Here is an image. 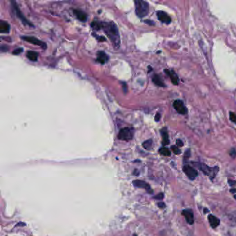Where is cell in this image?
Masks as SVG:
<instances>
[{
  "mask_svg": "<svg viewBox=\"0 0 236 236\" xmlns=\"http://www.w3.org/2000/svg\"><path fill=\"white\" fill-rule=\"evenodd\" d=\"M194 165L204 173L206 175L210 176L211 178L216 177V174L218 172L217 167H215V168H211L207 165H205L204 163H193Z\"/></svg>",
  "mask_w": 236,
  "mask_h": 236,
  "instance_id": "3",
  "label": "cell"
},
{
  "mask_svg": "<svg viewBox=\"0 0 236 236\" xmlns=\"http://www.w3.org/2000/svg\"><path fill=\"white\" fill-rule=\"evenodd\" d=\"M143 147L144 148L145 150H150L152 147V140L148 139L147 141H145L143 143Z\"/></svg>",
  "mask_w": 236,
  "mask_h": 236,
  "instance_id": "20",
  "label": "cell"
},
{
  "mask_svg": "<svg viewBox=\"0 0 236 236\" xmlns=\"http://www.w3.org/2000/svg\"><path fill=\"white\" fill-rule=\"evenodd\" d=\"M22 51H23V49H22V48H18V49H15L13 51V54H16V55H18V54H20V53H22Z\"/></svg>",
  "mask_w": 236,
  "mask_h": 236,
  "instance_id": "25",
  "label": "cell"
},
{
  "mask_svg": "<svg viewBox=\"0 0 236 236\" xmlns=\"http://www.w3.org/2000/svg\"><path fill=\"white\" fill-rule=\"evenodd\" d=\"M145 22L146 24H149V25H154V22H152V21H151V20H145Z\"/></svg>",
  "mask_w": 236,
  "mask_h": 236,
  "instance_id": "31",
  "label": "cell"
},
{
  "mask_svg": "<svg viewBox=\"0 0 236 236\" xmlns=\"http://www.w3.org/2000/svg\"><path fill=\"white\" fill-rule=\"evenodd\" d=\"M160 118H161V115L159 113H157L156 116H155V121H159L160 120Z\"/></svg>",
  "mask_w": 236,
  "mask_h": 236,
  "instance_id": "30",
  "label": "cell"
},
{
  "mask_svg": "<svg viewBox=\"0 0 236 236\" xmlns=\"http://www.w3.org/2000/svg\"><path fill=\"white\" fill-rule=\"evenodd\" d=\"M159 153L161 155H163V156L168 157L170 155V151L169 150L168 148L163 147V148H161L159 149Z\"/></svg>",
  "mask_w": 236,
  "mask_h": 236,
  "instance_id": "22",
  "label": "cell"
},
{
  "mask_svg": "<svg viewBox=\"0 0 236 236\" xmlns=\"http://www.w3.org/2000/svg\"><path fill=\"white\" fill-rule=\"evenodd\" d=\"M207 212H209V211L207 210V209H204V213H207Z\"/></svg>",
  "mask_w": 236,
  "mask_h": 236,
  "instance_id": "36",
  "label": "cell"
},
{
  "mask_svg": "<svg viewBox=\"0 0 236 236\" xmlns=\"http://www.w3.org/2000/svg\"><path fill=\"white\" fill-rule=\"evenodd\" d=\"M171 149H172V152H174V153H175V154H180L181 153V150L177 147V146L172 145V147H171Z\"/></svg>",
  "mask_w": 236,
  "mask_h": 236,
  "instance_id": "23",
  "label": "cell"
},
{
  "mask_svg": "<svg viewBox=\"0 0 236 236\" xmlns=\"http://www.w3.org/2000/svg\"><path fill=\"white\" fill-rule=\"evenodd\" d=\"M157 18L159 19V20H160L161 22L167 24H169L171 22V18H170V17L164 11H158L157 13Z\"/></svg>",
  "mask_w": 236,
  "mask_h": 236,
  "instance_id": "8",
  "label": "cell"
},
{
  "mask_svg": "<svg viewBox=\"0 0 236 236\" xmlns=\"http://www.w3.org/2000/svg\"><path fill=\"white\" fill-rule=\"evenodd\" d=\"M177 144L178 146H180V147H182V146L184 145V143L183 142H182L181 140L180 139H177Z\"/></svg>",
  "mask_w": 236,
  "mask_h": 236,
  "instance_id": "29",
  "label": "cell"
},
{
  "mask_svg": "<svg viewBox=\"0 0 236 236\" xmlns=\"http://www.w3.org/2000/svg\"><path fill=\"white\" fill-rule=\"evenodd\" d=\"M173 107L174 108L177 110L178 113L181 114H186L187 113V109L186 107L184 106V103L182 102L180 100H176L175 102L173 103Z\"/></svg>",
  "mask_w": 236,
  "mask_h": 236,
  "instance_id": "7",
  "label": "cell"
},
{
  "mask_svg": "<svg viewBox=\"0 0 236 236\" xmlns=\"http://www.w3.org/2000/svg\"><path fill=\"white\" fill-rule=\"evenodd\" d=\"M229 184L231 185V186H234L235 184V181H232V180H229Z\"/></svg>",
  "mask_w": 236,
  "mask_h": 236,
  "instance_id": "33",
  "label": "cell"
},
{
  "mask_svg": "<svg viewBox=\"0 0 236 236\" xmlns=\"http://www.w3.org/2000/svg\"><path fill=\"white\" fill-rule=\"evenodd\" d=\"M22 39L23 40H24L26 42H28L35 44V45H38L40 46L42 48H46V44L42 42L41 40H38V38L35 37H33V36H23L22 37Z\"/></svg>",
  "mask_w": 236,
  "mask_h": 236,
  "instance_id": "6",
  "label": "cell"
},
{
  "mask_svg": "<svg viewBox=\"0 0 236 236\" xmlns=\"http://www.w3.org/2000/svg\"><path fill=\"white\" fill-rule=\"evenodd\" d=\"M134 174H136V175H139V172H137L136 170H134Z\"/></svg>",
  "mask_w": 236,
  "mask_h": 236,
  "instance_id": "34",
  "label": "cell"
},
{
  "mask_svg": "<svg viewBox=\"0 0 236 236\" xmlns=\"http://www.w3.org/2000/svg\"><path fill=\"white\" fill-rule=\"evenodd\" d=\"M183 171L187 175V177L191 180H195L198 175V172L195 169H194L191 166L188 165L183 167Z\"/></svg>",
  "mask_w": 236,
  "mask_h": 236,
  "instance_id": "5",
  "label": "cell"
},
{
  "mask_svg": "<svg viewBox=\"0 0 236 236\" xmlns=\"http://www.w3.org/2000/svg\"><path fill=\"white\" fill-rule=\"evenodd\" d=\"M208 221L209 223L211 226L212 228H216L217 226H219L220 221L216 216H213V215H209L208 216Z\"/></svg>",
  "mask_w": 236,
  "mask_h": 236,
  "instance_id": "15",
  "label": "cell"
},
{
  "mask_svg": "<svg viewBox=\"0 0 236 236\" xmlns=\"http://www.w3.org/2000/svg\"><path fill=\"white\" fill-rule=\"evenodd\" d=\"M134 5H135V13L139 17L142 18L148 14L149 4L148 2L143 0H135Z\"/></svg>",
  "mask_w": 236,
  "mask_h": 236,
  "instance_id": "2",
  "label": "cell"
},
{
  "mask_svg": "<svg viewBox=\"0 0 236 236\" xmlns=\"http://www.w3.org/2000/svg\"><path fill=\"white\" fill-rule=\"evenodd\" d=\"M102 29L109 38L113 46L116 49H118L120 46L121 40L118 29L115 24L112 22H102Z\"/></svg>",
  "mask_w": 236,
  "mask_h": 236,
  "instance_id": "1",
  "label": "cell"
},
{
  "mask_svg": "<svg viewBox=\"0 0 236 236\" xmlns=\"http://www.w3.org/2000/svg\"><path fill=\"white\" fill-rule=\"evenodd\" d=\"M190 155V150L189 149L186 152H185V157H189Z\"/></svg>",
  "mask_w": 236,
  "mask_h": 236,
  "instance_id": "32",
  "label": "cell"
},
{
  "mask_svg": "<svg viewBox=\"0 0 236 236\" xmlns=\"http://www.w3.org/2000/svg\"><path fill=\"white\" fill-rule=\"evenodd\" d=\"M132 184H133L134 186L136 188H141V189H145L146 190L148 191V192L152 193L151 188L150 186V185H149L147 182H145L144 181H142V180H134Z\"/></svg>",
  "mask_w": 236,
  "mask_h": 236,
  "instance_id": "9",
  "label": "cell"
},
{
  "mask_svg": "<svg viewBox=\"0 0 236 236\" xmlns=\"http://www.w3.org/2000/svg\"><path fill=\"white\" fill-rule=\"evenodd\" d=\"M230 155H231V156L234 158H235L236 157V150L235 149H234V148L231 149V151H230Z\"/></svg>",
  "mask_w": 236,
  "mask_h": 236,
  "instance_id": "27",
  "label": "cell"
},
{
  "mask_svg": "<svg viewBox=\"0 0 236 236\" xmlns=\"http://www.w3.org/2000/svg\"><path fill=\"white\" fill-rule=\"evenodd\" d=\"M231 193H236V189H231Z\"/></svg>",
  "mask_w": 236,
  "mask_h": 236,
  "instance_id": "35",
  "label": "cell"
},
{
  "mask_svg": "<svg viewBox=\"0 0 236 236\" xmlns=\"http://www.w3.org/2000/svg\"><path fill=\"white\" fill-rule=\"evenodd\" d=\"M230 120H231L233 123L236 124V115L234 112H230Z\"/></svg>",
  "mask_w": 236,
  "mask_h": 236,
  "instance_id": "24",
  "label": "cell"
},
{
  "mask_svg": "<svg viewBox=\"0 0 236 236\" xmlns=\"http://www.w3.org/2000/svg\"><path fill=\"white\" fill-rule=\"evenodd\" d=\"M91 26L93 29L96 30V31H98V30L102 29V22H92L91 24Z\"/></svg>",
  "mask_w": 236,
  "mask_h": 236,
  "instance_id": "21",
  "label": "cell"
},
{
  "mask_svg": "<svg viewBox=\"0 0 236 236\" xmlns=\"http://www.w3.org/2000/svg\"><path fill=\"white\" fill-rule=\"evenodd\" d=\"M73 13L77 18L80 21H81V22H85V21L87 20V14L82 11H80L78 9H74Z\"/></svg>",
  "mask_w": 236,
  "mask_h": 236,
  "instance_id": "12",
  "label": "cell"
},
{
  "mask_svg": "<svg viewBox=\"0 0 236 236\" xmlns=\"http://www.w3.org/2000/svg\"><path fill=\"white\" fill-rule=\"evenodd\" d=\"M161 136H162V144L163 145H168L170 141H169L168 134V132H167L166 129L164 128V129L161 130Z\"/></svg>",
  "mask_w": 236,
  "mask_h": 236,
  "instance_id": "17",
  "label": "cell"
},
{
  "mask_svg": "<svg viewBox=\"0 0 236 236\" xmlns=\"http://www.w3.org/2000/svg\"><path fill=\"white\" fill-rule=\"evenodd\" d=\"M165 72L167 75H168L170 77V79H171V81L172 82V84L175 85H177L178 83H179V78H178V76H177V74H176L173 71H170L168 69H166Z\"/></svg>",
  "mask_w": 236,
  "mask_h": 236,
  "instance_id": "13",
  "label": "cell"
},
{
  "mask_svg": "<svg viewBox=\"0 0 236 236\" xmlns=\"http://www.w3.org/2000/svg\"><path fill=\"white\" fill-rule=\"evenodd\" d=\"M10 31V25L5 22L2 20L0 22V33H7Z\"/></svg>",
  "mask_w": 236,
  "mask_h": 236,
  "instance_id": "16",
  "label": "cell"
},
{
  "mask_svg": "<svg viewBox=\"0 0 236 236\" xmlns=\"http://www.w3.org/2000/svg\"><path fill=\"white\" fill-rule=\"evenodd\" d=\"M133 236H137V235H136V234H135V235H133Z\"/></svg>",
  "mask_w": 236,
  "mask_h": 236,
  "instance_id": "37",
  "label": "cell"
},
{
  "mask_svg": "<svg viewBox=\"0 0 236 236\" xmlns=\"http://www.w3.org/2000/svg\"><path fill=\"white\" fill-rule=\"evenodd\" d=\"M134 136V129L132 127H124L118 134V138L125 141H131Z\"/></svg>",
  "mask_w": 236,
  "mask_h": 236,
  "instance_id": "4",
  "label": "cell"
},
{
  "mask_svg": "<svg viewBox=\"0 0 236 236\" xmlns=\"http://www.w3.org/2000/svg\"><path fill=\"white\" fill-rule=\"evenodd\" d=\"M26 57L31 61H36L38 58V53L35 52V51H29L27 53H26Z\"/></svg>",
  "mask_w": 236,
  "mask_h": 236,
  "instance_id": "19",
  "label": "cell"
},
{
  "mask_svg": "<svg viewBox=\"0 0 236 236\" xmlns=\"http://www.w3.org/2000/svg\"><path fill=\"white\" fill-rule=\"evenodd\" d=\"M163 193H160L159 194H158V195H157L156 196H154V199H162L163 198Z\"/></svg>",
  "mask_w": 236,
  "mask_h": 236,
  "instance_id": "26",
  "label": "cell"
},
{
  "mask_svg": "<svg viewBox=\"0 0 236 236\" xmlns=\"http://www.w3.org/2000/svg\"><path fill=\"white\" fill-rule=\"evenodd\" d=\"M108 59H109L108 56H107V55L105 52H103V51L98 52L96 60L98 62H100V63H101V64H105L107 62Z\"/></svg>",
  "mask_w": 236,
  "mask_h": 236,
  "instance_id": "14",
  "label": "cell"
},
{
  "mask_svg": "<svg viewBox=\"0 0 236 236\" xmlns=\"http://www.w3.org/2000/svg\"><path fill=\"white\" fill-rule=\"evenodd\" d=\"M152 82H153L155 85L159 87H165V84L163 82V80H161V77L158 75H154L152 77Z\"/></svg>",
  "mask_w": 236,
  "mask_h": 236,
  "instance_id": "18",
  "label": "cell"
},
{
  "mask_svg": "<svg viewBox=\"0 0 236 236\" xmlns=\"http://www.w3.org/2000/svg\"><path fill=\"white\" fill-rule=\"evenodd\" d=\"M182 215L184 216L186 222L189 225H193L194 223V216L192 211L190 210H184L182 211Z\"/></svg>",
  "mask_w": 236,
  "mask_h": 236,
  "instance_id": "11",
  "label": "cell"
},
{
  "mask_svg": "<svg viewBox=\"0 0 236 236\" xmlns=\"http://www.w3.org/2000/svg\"><path fill=\"white\" fill-rule=\"evenodd\" d=\"M12 3H13V7H14V9H15V11H16V13L17 16L19 18H20L21 20H22V22L23 23L26 24H29V25H30V26H33V25L31 24H30V23H29V21H28L27 20H26V19L25 18L24 16H23V14H22V13H21V11H20V10L19 9L18 7H17V5L16 4V2H12Z\"/></svg>",
  "mask_w": 236,
  "mask_h": 236,
  "instance_id": "10",
  "label": "cell"
},
{
  "mask_svg": "<svg viewBox=\"0 0 236 236\" xmlns=\"http://www.w3.org/2000/svg\"><path fill=\"white\" fill-rule=\"evenodd\" d=\"M157 205H158V207H159L161 208H164L166 207V204H164L163 202H159V203H158Z\"/></svg>",
  "mask_w": 236,
  "mask_h": 236,
  "instance_id": "28",
  "label": "cell"
}]
</instances>
